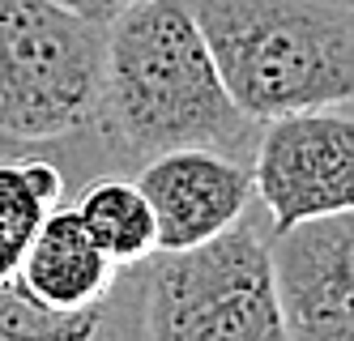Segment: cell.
<instances>
[{"instance_id": "8992f818", "label": "cell", "mask_w": 354, "mask_h": 341, "mask_svg": "<svg viewBox=\"0 0 354 341\" xmlns=\"http://www.w3.org/2000/svg\"><path fill=\"white\" fill-rule=\"evenodd\" d=\"M269 273L286 341H354V214L269 230Z\"/></svg>"}, {"instance_id": "8fae6325", "label": "cell", "mask_w": 354, "mask_h": 341, "mask_svg": "<svg viewBox=\"0 0 354 341\" xmlns=\"http://www.w3.org/2000/svg\"><path fill=\"white\" fill-rule=\"evenodd\" d=\"M68 205L111 265H141L149 252H158L154 214L133 175H94L68 196Z\"/></svg>"}, {"instance_id": "7a4b0ae2", "label": "cell", "mask_w": 354, "mask_h": 341, "mask_svg": "<svg viewBox=\"0 0 354 341\" xmlns=\"http://www.w3.org/2000/svg\"><path fill=\"white\" fill-rule=\"evenodd\" d=\"M214 68L252 120L350 107V0H184Z\"/></svg>"}, {"instance_id": "3957f363", "label": "cell", "mask_w": 354, "mask_h": 341, "mask_svg": "<svg viewBox=\"0 0 354 341\" xmlns=\"http://www.w3.org/2000/svg\"><path fill=\"white\" fill-rule=\"evenodd\" d=\"M145 341H286L261 205L214 239L141 260Z\"/></svg>"}, {"instance_id": "7c38bea8", "label": "cell", "mask_w": 354, "mask_h": 341, "mask_svg": "<svg viewBox=\"0 0 354 341\" xmlns=\"http://www.w3.org/2000/svg\"><path fill=\"white\" fill-rule=\"evenodd\" d=\"M60 9H68V13H77V17H90V21H98V26H107V21H115L124 9H133L137 0H56Z\"/></svg>"}, {"instance_id": "30bf717a", "label": "cell", "mask_w": 354, "mask_h": 341, "mask_svg": "<svg viewBox=\"0 0 354 341\" xmlns=\"http://www.w3.org/2000/svg\"><path fill=\"white\" fill-rule=\"evenodd\" d=\"M68 201V179L47 154H0V282H13L47 209Z\"/></svg>"}, {"instance_id": "ba28073f", "label": "cell", "mask_w": 354, "mask_h": 341, "mask_svg": "<svg viewBox=\"0 0 354 341\" xmlns=\"http://www.w3.org/2000/svg\"><path fill=\"white\" fill-rule=\"evenodd\" d=\"M115 273L120 265H111L107 252L90 239V230L64 201L56 209H47V218L39 222L35 239L13 273V286L43 307L68 311V307L94 303L111 286Z\"/></svg>"}, {"instance_id": "52a82bcc", "label": "cell", "mask_w": 354, "mask_h": 341, "mask_svg": "<svg viewBox=\"0 0 354 341\" xmlns=\"http://www.w3.org/2000/svg\"><path fill=\"white\" fill-rule=\"evenodd\" d=\"M154 214L158 252L196 248L235 226L252 205V167L218 149H167L133 171Z\"/></svg>"}, {"instance_id": "9c48e42d", "label": "cell", "mask_w": 354, "mask_h": 341, "mask_svg": "<svg viewBox=\"0 0 354 341\" xmlns=\"http://www.w3.org/2000/svg\"><path fill=\"white\" fill-rule=\"evenodd\" d=\"M0 341H145L141 265H124L86 307H43L13 282H0Z\"/></svg>"}, {"instance_id": "6da1fadb", "label": "cell", "mask_w": 354, "mask_h": 341, "mask_svg": "<svg viewBox=\"0 0 354 341\" xmlns=\"http://www.w3.org/2000/svg\"><path fill=\"white\" fill-rule=\"evenodd\" d=\"M94 133L115 175L167 149H218L252 163L261 120L222 86L184 0H137L107 21Z\"/></svg>"}, {"instance_id": "5b68a950", "label": "cell", "mask_w": 354, "mask_h": 341, "mask_svg": "<svg viewBox=\"0 0 354 341\" xmlns=\"http://www.w3.org/2000/svg\"><path fill=\"white\" fill-rule=\"evenodd\" d=\"M248 167L269 230L354 209L350 107H316L265 120Z\"/></svg>"}, {"instance_id": "277c9868", "label": "cell", "mask_w": 354, "mask_h": 341, "mask_svg": "<svg viewBox=\"0 0 354 341\" xmlns=\"http://www.w3.org/2000/svg\"><path fill=\"white\" fill-rule=\"evenodd\" d=\"M107 26L56 0H0V154L94 128Z\"/></svg>"}]
</instances>
